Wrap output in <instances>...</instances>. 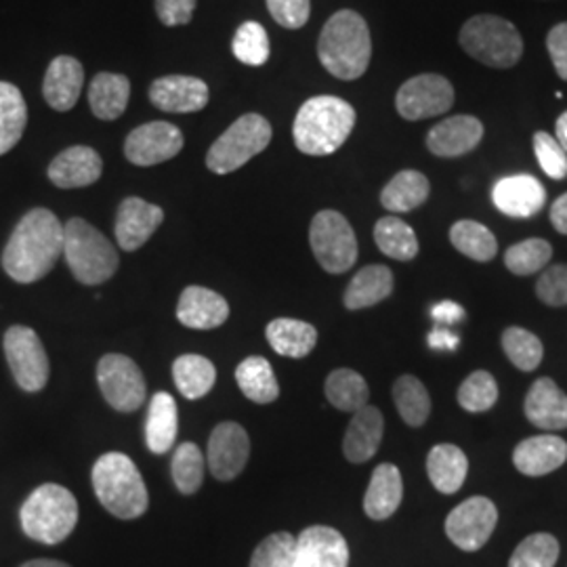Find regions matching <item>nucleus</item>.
<instances>
[{
    "instance_id": "0eeeda50",
    "label": "nucleus",
    "mask_w": 567,
    "mask_h": 567,
    "mask_svg": "<svg viewBox=\"0 0 567 567\" xmlns=\"http://www.w3.org/2000/svg\"><path fill=\"white\" fill-rule=\"evenodd\" d=\"M458 42L466 55L498 70L517 65L524 55V39L519 30L511 21L492 13L466 20L461 28Z\"/></svg>"
},
{
    "instance_id": "72a5a7b5",
    "label": "nucleus",
    "mask_w": 567,
    "mask_h": 567,
    "mask_svg": "<svg viewBox=\"0 0 567 567\" xmlns=\"http://www.w3.org/2000/svg\"><path fill=\"white\" fill-rule=\"evenodd\" d=\"M236 381L244 395L255 404H271L280 398V385L276 381L274 368L261 355L246 358L236 368Z\"/></svg>"
},
{
    "instance_id": "393cba45",
    "label": "nucleus",
    "mask_w": 567,
    "mask_h": 567,
    "mask_svg": "<svg viewBox=\"0 0 567 567\" xmlns=\"http://www.w3.org/2000/svg\"><path fill=\"white\" fill-rule=\"evenodd\" d=\"M177 318L194 330H213L227 322L229 305L224 297L204 286H187L177 305Z\"/></svg>"
},
{
    "instance_id": "37998d69",
    "label": "nucleus",
    "mask_w": 567,
    "mask_h": 567,
    "mask_svg": "<svg viewBox=\"0 0 567 567\" xmlns=\"http://www.w3.org/2000/svg\"><path fill=\"white\" fill-rule=\"evenodd\" d=\"M559 543L550 534H532L513 550L508 567H555Z\"/></svg>"
},
{
    "instance_id": "a878e982",
    "label": "nucleus",
    "mask_w": 567,
    "mask_h": 567,
    "mask_svg": "<svg viewBox=\"0 0 567 567\" xmlns=\"http://www.w3.org/2000/svg\"><path fill=\"white\" fill-rule=\"evenodd\" d=\"M524 412L532 425L548 433L567 429V395L548 377L538 379L529 386Z\"/></svg>"
},
{
    "instance_id": "7c9ffc66",
    "label": "nucleus",
    "mask_w": 567,
    "mask_h": 567,
    "mask_svg": "<svg viewBox=\"0 0 567 567\" xmlns=\"http://www.w3.org/2000/svg\"><path fill=\"white\" fill-rule=\"evenodd\" d=\"M393 292V274L385 265H368L360 269L344 290V307L351 311L385 301Z\"/></svg>"
},
{
    "instance_id": "3c124183",
    "label": "nucleus",
    "mask_w": 567,
    "mask_h": 567,
    "mask_svg": "<svg viewBox=\"0 0 567 567\" xmlns=\"http://www.w3.org/2000/svg\"><path fill=\"white\" fill-rule=\"evenodd\" d=\"M267 9L278 25L286 30H299L309 20L311 0H267Z\"/></svg>"
},
{
    "instance_id": "e433bc0d",
    "label": "nucleus",
    "mask_w": 567,
    "mask_h": 567,
    "mask_svg": "<svg viewBox=\"0 0 567 567\" xmlns=\"http://www.w3.org/2000/svg\"><path fill=\"white\" fill-rule=\"evenodd\" d=\"M173 379L183 398L200 400L217 381V368L203 355H182L173 364Z\"/></svg>"
},
{
    "instance_id": "6ab92c4d",
    "label": "nucleus",
    "mask_w": 567,
    "mask_h": 567,
    "mask_svg": "<svg viewBox=\"0 0 567 567\" xmlns=\"http://www.w3.org/2000/svg\"><path fill=\"white\" fill-rule=\"evenodd\" d=\"M150 102L168 114H194L208 103V86L196 76H164L152 82Z\"/></svg>"
},
{
    "instance_id": "aec40b11",
    "label": "nucleus",
    "mask_w": 567,
    "mask_h": 567,
    "mask_svg": "<svg viewBox=\"0 0 567 567\" xmlns=\"http://www.w3.org/2000/svg\"><path fill=\"white\" fill-rule=\"evenodd\" d=\"M349 547L334 527L311 526L297 538V567H347Z\"/></svg>"
},
{
    "instance_id": "39448f33",
    "label": "nucleus",
    "mask_w": 567,
    "mask_h": 567,
    "mask_svg": "<svg viewBox=\"0 0 567 567\" xmlns=\"http://www.w3.org/2000/svg\"><path fill=\"white\" fill-rule=\"evenodd\" d=\"M20 519L28 538L42 545H60L79 524V503L68 487L44 484L25 498Z\"/></svg>"
},
{
    "instance_id": "4be33fe9",
    "label": "nucleus",
    "mask_w": 567,
    "mask_h": 567,
    "mask_svg": "<svg viewBox=\"0 0 567 567\" xmlns=\"http://www.w3.org/2000/svg\"><path fill=\"white\" fill-rule=\"evenodd\" d=\"M567 442L557 435H534L517 444L513 452V465L527 477H543L566 465Z\"/></svg>"
},
{
    "instance_id": "a19ab883",
    "label": "nucleus",
    "mask_w": 567,
    "mask_h": 567,
    "mask_svg": "<svg viewBox=\"0 0 567 567\" xmlns=\"http://www.w3.org/2000/svg\"><path fill=\"white\" fill-rule=\"evenodd\" d=\"M503 349L507 353L508 362L519 368L522 372L536 370L545 355V347L540 339L519 326H511L503 332Z\"/></svg>"
},
{
    "instance_id": "9d476101",
    "label": "nucleus",
    "mask_w": 567,
    "mask_h": 567,
    "mask_svg": "<svg viewBox=\"0 0 567 567\" xmlns=\"http://www.w3.org/2000/svg\"><path fill=\"white\" fill-rule=\"evenodd\" d=\"M2 344L7 362L20 389L28 393L44 389L51 368L39 334L28 326H11Z\"/></svg>"
},
{
    "instance_id": "5fc2aeb1",
    "label": "nucleus",
    "mask_w": 567,
    "mask_h": 567,
    "mask_svg": "<svg viewBox=\"0 0 567 567\" xmlns=\"http://www.w3.org/2000/svg\"><path fill=\"white\" fill-rule=\"evenodd\" d=\"M431 316H433V320H435L437 324H456V322H463V320H465L466 313L461 305L444 301V303L433 307Z\"/></svg>"
},
{
    "instance_id": "c85d7f7f",
    "label": "nucleus",
    "mask_w": 567,
    "mask_h": 567,
    "mask_svg": "<svg viewBox=\"0 0 567 567\" xmlns=\"http://www.w3.org/2000/svg\"><path fill=\"white\" fill-rule=\"evenodd\" d=\"M468 473L466 454L454 444H437L426 456V475L433 487L442 494H456L465 484Z\"/></svg>"
},
{
    "instance_id": "bf43d9fd",
    "label": "nucleus",
    "mask_w": 567,
    "mask_h": 567,
    "mask_svg": "<svg viewBox=\"0 0 567 567\" xmlns=\"http://www.w3.org/2000/svg\"><path fill=\"white\" fill-rule=\"evenodd\" d=\"M21 567H70L63 561H55V559H32L28 564H23Z\"/></svg>"
},
{
    "instance_id": "ddd939ff",
    "label": "nucleus",
    "mask_w": 567,
    "mask_h": 567,
    "mask_svg": "<svg viewBox=\"0 0 567 567\" xmlns=\"http://www.w3.org/2000/svg\"><path fill=\"white\" fill-rule=\"evenodd\" d=\"M498 524V508L486 496H473L446 517L447 538L466 553L486 545Z\"/></svg>"
},
{
    "instance_id": "20e7f679",
    "label": "nucleus",
    "mask_w": 567,
    "mask_h": 567,
    "mask_svg": "<svg viewBox=\"0 0 567 567\" xmlns=\"http://www.w3.org/2000/svg\"><path fill=\"white\" fill-rule=\"evenodd\" d=\"M102 507L118 519H137L147 511L150 498L137 465L121 452L100 456L91 473Z\"/></svg>"
},
{
    "instance_id": "1a4fd4ad",
    "label": "nucleus",
    "mask_w": 567,
    "mask_h": 567,
    "mask_svg": "<svg viewBox=\"0 0 567 567\" xmlns=\"http://www.w3.org/2000/svg\"><path fill=\"white\" fill-rule=\"evenodd\" d=\"M311 250L328 274H344L358 261L353 227L337 210H320L309 227Z\"/></svg>"
},
{
    "instance_id": "f257e3e1",
    "label": "nucleus",
    "mask_w": 567,
    "mask_h": 567,
    "mask_svg": "<svg viewBox=\"0 0 567 567\" xmlns=\"http://www.w3.org/2000/svg\"><path fill=\"white\" fill-rule=\"evenodd\" d=\"M63 255V225L49 208H32L21 217L2 250V269L11 280H42Z\"/></svg>"
},
{
    "instance_id": "4d7b16f0",
    "label": "nucleus",
    "mask_w": 567,
    "mask_h": 567,
    "mask_svg": "<svg viewBox=\"0 0 567 567\" xmlns=\"http://www.w3.org/2000/svg\"><path fill=\"white\" fill-rule=\"evenodd\" d=\"M429 344L433 349H440V351H446V349H454L458 344V339L454 334H450L446 328H435L431 334H429Z\"/></svg>"
},
{
    "instance_id": "6e6d98bb",
    "label": "nucleus",
    "mask_w": 567,
    "mask_h": 567,
    "mask_svg": "<svg viewBox=\"0 0 567 567\" xmlns=\"http://www.w3.org/2000/svg\"><path fill=\"white\" fill-rule=\"evenodd\" d=\"M550 224L561 236H567V194L559 196L550 206Z\"/></svg>"
},
{
    "instance_id": "b1692460",
    "label": "nucleus",
    "mask_w": 567,
    "mask_h": 567,
    "mask_svg": "<svg viewBox=\"0 0 567 567\" xmlns=\"http://www.w3.org/2000/svg\"><path fill=\"white\" fill-rule=\"evenodd\" d=\"M82 84H84V68L81 61L70 55H60L47 68L44 82H42L44 102L58 112H68L81 100Z\"/></svg>"
},
{
    "instance_id": "13d9d810",
    "label": "nucleus",
    "mask_w": 567,
    "mask_h": 567,
    "mask_svg": "<svg viewBox=\"0 0 567 567\" xmlns=\"http://www.w3.org/2000/svg\"><path fill=\"white\" fill-rule=\"evenodd\" d=\"M555 140L566 150L567 154V110L557 118V124H555Z\"/></svg>"
},
{
    "instance_id": "473e14b6",
    "label": "nucleus",
    "mask_w": 567,
    "mask_h": 567,
    "mask_svg": "<svg viewBox=\"0 0 567 567\" xmlns=\"http://www.w3.org/2000/svg\"><path fill=\"white\" fill-rule=\"evenodd\" d=\"M431 183L421 171H400L381 192V204L389 213H410L426 203Z\"/></svg>"
},
{
    "instance_id": "79ce46f5",
    "label": "nucleus",
    "mask_w": 567,
    "mask_h": 567,
    "mask_svg": "<svg viewBox=\"0 0 567 567\" xmlns=\"http://www.w3.org/2000/svg\"><path fill=\"white\" fill-rule=\"evenodd\" d=\"M553 257V246L543 238H529L524 243L513 244L505 252V265L515 276H532L543 271Z\"/></svg>"
},
{
    "instance_id": "cd10ccee",
    "label": "nucleus",
    "mask_w": 567,
    "mask_h": 567,
    "mask_svg": "<svg viewBox=\"0 0 567 567\" xmlns=\"http://www.w3.org/2000/svg\"><path fill=\"white\" fill-rule=\"evenodd\" d=\"M179 433V412L177 402L171 393H156L150 402L147 425H145V442L152 454H166L175 446Z\"/></svg>"
},
{
    "instance_id": "c03bdc74",
    "label": "nucleus",
    "mask_w": 567,
    "mask_h": 567,
    "mask_svg": "<svg viewBox=\"0 0 567 567\" xmlns=\"http://www.w3.org/2000/svg\"><path fill=\"white\" fill-rule=\"evenodd\" d=\"M173 482L182 494H196L204 482V456L196 444H182L177 447L173 463Z\"/></svg>"
},
{
    "instance_id": "a18cd8bd",
    "label": "nucleus",
    "mask_w": 567,
    "mask_h": 567,
    "mask_svg": "<svg viewBox=\"0 0 567 567\" xmlns=\"http://www.w3.org/2000/svg\"><path fill=\"white\" fill-rule=\"evenodd\" d=\"M456 398L466 412H487L498 402V383L486 370H477L466 377Z\"/></svg>"
},
{
    "instance_id": "5701e85b",
    "label": "nucleus",
    "mask_w": 567,
    "mask_h": 567,
    "mask_svg": "<svg viewBox=\"0 0 567 567\" xmlns=\"http://www.w3.org/2000/svg\"><path fill=\"white\" fill-rule=\"evenodd\" d=\"M383 431H385V421L379 408L364 405L362 410L353 412L351 423L344 431V458L355 465L370 461L381 447Z\"/></svg>"
},
{
    "instance_id": "a211bd4d",
    "label": "nucleus",
    "mask_w": 567,
    "mask_h": 567,
    "mask_svg": "<svg viewBox=\"0 0 567 567\" xmlns=\"http://www.w3.org/2000/svg\"><path fill=\"white\" fill-rule=\"evenodd\" d=\"M492 200L496 208L513 219H529L543 210L547 192L532 175H511L494 185Z\"/></svg>"
},
{
    "instance_id": "49530a36",
    "label": "nucleus",
    "mask_w": 567,
    "mask_h": 567,
    "mask_svg": "<svg viewBox=\"0 0 567 567\" xmlns=\"http://www.w3.org/2000/svg\"><path fill=\"white\" fill-rule=\"evenodd\" d=\"M231 51L244 65H252V68L264 65L265 61L269 60V51H271L264 25L257 21L243 23L234 37Z\"/></svg>"
},
{
    "instance_id": "09e8293b",
    "label": "nucleus",
    "mask_w": 567,
    "mask_h": 567,
    "mask_svg": "<svg viewBox=\"0 0 567 567\" xmlns=\"http://www.w3.org/2000/svg\"><path fill=\"white\" fill-rule=\"evenodd\" d=\"M534 154L538 158L540 168L545 171V175L555 179V182H564L567 179V154L566 150L559 145V142L545 131L534 133Z\"/></svg>"
},
{
    "instance_id": "c756f323",
    "label": "nucleus",
    "mask_w": 567,
    "mask_h": 567,
    "mask_svg": "<svg viewBox=\"0 0 567 567\" xmlns=\"http://www.w3.org/2000/svg\"><path fill=\"white\" fill-rule=\"evenodd\" d=\"M131 97V81L122 74L100 72L89 86V105L100 121H118Z\"/></svg>"
},
{
    "instance_id": "f704fd0d",
    "label": "nucleus",
    "mask_w": 567,
    "mask_h": 567,
    "mask_svg": "<svg viewBox=\"0 0 567 567\" xmlns=\"http://www.w3.org/2000/svg\"><path fill=\"white\" fill-rule=\"evenodd\" d=\"M28 105L20 89L0 81V156L11 152L25 131Z\"/></svg>"
},
{
    "instance_id": "2eb2a0df",
    "label": "nucleus",
    "mask_w": 567,
    "mask_h": 567,
    "mask_svg": "<svg viewBox=\"0 0 567 567\" xmlns=\"http://www.w3.org/2000/svg\"><path fill=\"white\" fill-rule=\"evenodd\" d=\"M250 456V440L243 425L221 423L215 426L208 440L206 463L219 482H231L244 471Z\"/></svg>"
},
{
    "instance_id": "4c0bfd02",
    "label": "nucleus",
    "mask_w": 567,
    "mask_h": 567,
    "mask_svg": "<svg viewBox=\"0 0 567 567\" xmlns=\"http://www.w3.org/2000/svg\"><path fill=\"white\" fill-rule=\"evenodd\" d=\"M450 243L461 255H465L477 264L492 261L498 252L496 236L487 229L486 225L471 221V219H461L452 225Z\"/></svg>"
},
{
    "instance_id": "8fccbe9b",
    "label": "nucleus",
    "mask_w": 567,
    "mask_h": 567,
    "mask_svg": "<svg viewBox=\"0 0 567 567\" xmlns=\"http://www.w3.org/2000/svg\"><path fill=\"white\" fill-rule=\"evenodd\" d=\"M536 297L548 307L567 305V265H553L538 278Z\"/></svg>"
},
{
    "instance_id": "f8f14e48",
    "label": "nucleus",
    "mask_w": 567,
    "mask_h": 567,
    "mask_svg": "<svg viewBox=\"0 0 567 567\" xmlns=\"http://www.w3.org/2000/svg\"><path fill=\"white\" fill-rule=\"evenodd\" d=\"M97 383L105 402L118 412H135L145 400V379L140 365L121 353H107L97 364Z\"/></svg>"
},
{
    "instance_id": "412c9836",
    "label": "nucleus",
    "mask_w": 567,
    "mask_h": 567,
    "mask_svg": "<svg viewBox=\"0 0 567 567\" xmlns=\"http://www.w3.org/2000/svg\"><path fill=\"white\" fill-rule=\"evenodd\" d=\"M103 173L102 156L86 145H74L63 150L60 156L49 164V179L60 189H76L89 187L100 182Z\"/></svg>"
},
{
    "instance_id": "423d86ee",
    "label": "nucleus",
    "mask_w": 567,
    "mask_h": 567,
    "mask_svg": "<svg viewBox=\"0 0 567 567\" xmlns=\"http://www.w3.org/2000/svg\"><path fill=\"white\" fill-rule=\"evenodd\" d=\"M63 257L72 276L86 286L107 282L121 264L116 246L81 217L63 225Z\"/></svg>"
},
{
    "instance_id": "f03ea898",
    "label": "nucleus",
    "mask_w": 567,
    "mask_h": 567,
    "mask_svg": "<svg viewBox=\"0 0 567 567\" xmlns=\"http://www.w3.org/2000/svg\"><path fill=\"white\" fill-rule=\"evenodd\" d=\"M355 118L353 105L341 97H311L301 105L292 124L295 145L307 156H330L349 140Z\"/></svg>"
},
{
    "instance_id": "9b49d317",
    "label": "nucleus",
    "mask_w": 567,
    "mask_h": 567,
    "mask_svg": "<svg viewBox=\"0 0 567 567\" xmlns=\"http://www.w3.org/2000/svg\"><path fill=\"white\" fill-rule=\"evenodd\" d=\"M454 105V86L442 74H419L405 81L395 95V110L404 121L442 116Z\"/></svg>"
},
{
    "instance_id": "c9c22d12",
    "label": "nucleus",
    "mask_w": 567,
    "mask_h": 567,
    "mask_svg": "<svg viewBox=\"0 0 567 567\" xmlns=\"http://www.w3.org/2000/svg\"><path fill=\"white\" fill-rule=\"evenodd\" d=\"M324 393L330 404L349 414L362 410L370 398L364 377L351 368H339L330 372L326 379Z\"/></svg>"
},
{
    "instance_id": "58836bf2",
    "label": "nucleus",
    "mask_w": 567,
    "mask_h": 567,
    "mask_svg": "<svg viewBox=\"0 0 567 567\" xmlns=\"http://www.w3.org/2000/svg\"><path fill=\"white\" fill-rule=\"evenodd\" d=\"M374 243L379 250L395 261H412L419 255V238L400 217H383L374 225Z\"/></svg>"
},
{
    "instance_id": "603ef678",
    "label": "nucleus",
    "mask_w": 567,
    "mask_h": 567,
    "mask_svg": "<svg viewBox=\"0 0 567 567\" xmlns=\"http://www.w3.org/2000/svg\"><path fill=\"white\" fill-rule=\"evenodd\" d=\"M547 51L557 76L567 82V21L550 28L547 34Z\"/></svg>"
},
{
    "instance_id": "ea45409f",
    "label": "nucleus",
    "mask_w": 567,
    "mask_h": 567,
    "mask_svg": "<svg viewBox=\"0 0 567 567\" xmlns=\"http://www.w3.org/2000/svg\"><path fill=\"white\" fill-rule=\"evenodd\" d=\"M393 402L408 426H423L431 414L426 386L412 374H404L393 385Z\"/></svg>"
},
{
    "instance_id": "6e6552de",
    "label": "nucleus",
    "mask_w": 567,
    "mask_h": 567,
    "mask_svg": "<svg viewBox=\"0 0 567 567\" xmlns=\"http://www.w3.org/2000/svg\"><path fill=\"white\" fill-rule=\"evenodd\" d=\"M271 137V122L261 114H244L210 145L206 166L217 175H229L267 150Z\"/></svg>"
},
{
    "instance_id": "f3484780",
    "label": "nucleus",
    "mask_w": 567,
    "mask_h": 567,
    "mask_svg": "<svg viewBox=\"0 0 567 567\" xmlns=\"http://www.w3.org/2000/svg\"><path fill=\"white\" fill-rule=\"evenodd\" d=\"M163 221L164 210L161 206L131 196L122 200L118 206L116 243L122 250L135 252L154 236V231L163 225Z\"/></svg>"
},
{
    "instance_id": "7ed1b4c3",
    "label": "nucleus",
    "mask_w": 567,
    "mask_h": 567,
    "mask_svg": "<svg viewBox=\"0 0 567 567\" xmlns=\"http://www.w3.org/2000/svg\"><path fill=\"white\" fill-rule=\"evenodd\" d=\"M318 58L326 70L341 81L364 76L372 58V39L364 18L351 9L337 11L322 28Z\"/></svg>"
},
{
    "instance_id": "2f4dec72",
    "label": "nucleus",
    "mask_w": 567,
    "mask_h": 567,
    "mask_svg": "<svg viewBox=\"0 0 567 567\" xmlns=\"http://www.w3.org/2000/svg\"><path fill=\"white\" fill-rule=\"evenodd\" d=\"M265 334L278 355L295 358V360L309 355L318 343V330L303 320H292V318H278L269 322Z\"/></svg>"
},
{
    "instance_id": "bb28decb",
    "label": "nucleus",
    "mask_w": 567,
    "mask_h": 567,
    "mask_svg": "<svg viewBox=\"0 0 567 567\" xmlns=\"http://www.w3.org/2000/svg\"><path fill=\"white\" fill-rule=\"evenodd\" d=\"M404 498V482L400 468L391 463L377 466L370 480V486L365 489V515L374 522L389 519Z\"/></svg>"
},
{
    "instance_id": "864d4df0",
    "label": "nucleus",
    "mask_w": 567,
    "mask_h": 567,
    "mask_svg": "<svg viewBox=\"0 0 567 567\" xmlns=\"http://www.w3.org/2000/svg\"><path fill=\"white\" fill-rule=\"evenodd\" d=\"M196 11V0H156V13L164 25H185Z\"/></svg>"
},
{
    "instance_id": "dca6fc26",
    "label": "nucleus",
    "mask_w": 567,
    "mask_h": 567,
    "mask_svg": "<svg viewBox=\"0 0 567 567\" xmlns=\"http://www.w3.org/2000/svg\"><path fill=\"white\" fill-rule=\"evenodd\" d=\"M484 140V122L471 114L450 116L426 135V150L440 158H458L473 152Z\"/></svg>"
},
{
    "instance_id": "4468645a",
    "label": "nucleus",
    "mask_w": 567,
    "mask_h": 567,
    "mask_svg": "<svg viewBox=\"0 0 567 567\" xmlns=\"http://www.w3.org/2000/svg\"><path fill=\"white\" fill-rule=\"evenodd\" d=\"M183 150V133L171 122H147L131 131L124 156L135 166H154L175 158Z\"/></svg>"
},
{
    "instance_id": "de8ad7c7",
    "label": "nucleus",
    "mask_w": 567,
    "mask_h": 567,
    "mask_svg": "<svg viewBox=\"0 0 567 567\" xmlns=\"http://www.w3.org/2000/svg\"><path fill=\"white\" fill-rule=\"evenodd\" d=\"M250 567H297V538L288 532L267 536L255 548Z\"/></svg>"
}]
</instances>
